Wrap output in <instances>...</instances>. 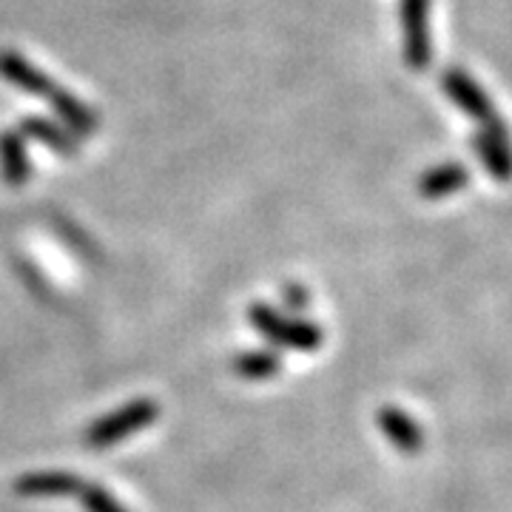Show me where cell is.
I'll use <instances>...</instances> for the list:
<instances>
[{
    "mask_svg": "<svg viewBox=\"0 0 512 512\" xmlns=\"http://www.w3.org/2000/svg\"><path fill=\"white\" fill-rule=\"evenodd\" d=\"M0 77L6 83H12L15 89H20L29 97H40L46 100L52 111L57 114L60 126H66L74 137H89L97 131L100 120L80 97H74L72 92H66L60 83H55L46 72H40L35 63H29L26 57L6 49L0 52Z\"/></svg>",
    "mask_w": 512,
    "mask_h": 512,
    "instance_id": "1",
    "label": "cell"
},
{
    "mask_svg": "<svg viewBox=\"0 0 512 512\" xmlns=\"http://www.w3.org/2000/svg\"><path fill=\"white\" fill-rule=\"evenodd\" d=\"M160 419V404L154 399H137V402H128L126 407H120L117 413H111L106 419L94 421L86 433V444L94 450H106L114 447L120 441L131 439L134 433L151 427L154 421Z\"/></svg>",
    "mask_w": 512,
    "mask_h": 512,
    "instance_id": "2",
    "label": "cell"
},
{
    "mask_svg": "<svg viewBox=\"0 0 512 512\" xmlns=\"http://www.w3.org/2000/svg\"><path fill=\"white\" fill-rule=\"evenodd\" d=\"M248 319L265 339H271L279 348L316 350L322 345V330L316 325L299 322V319H285L282 313H276L268 305H251Z\"/></svg>",
    "mask_w": 512,
    "mask_h": 512,
    "instance_id": "3",
    "label": "cell"
},
{
    "mask_svg": "<svg viewBox=\"0 0 512 512\" xmlns=\"http://www.w3.org/2000/svg\"><path fill=\"white\" fill-rule=\"evenodd\" d=\"M404 60L410 69H427L433 57L430 43V0H402Z\"/></svg>",
    "mask_w": 512,
    "mask_h": 512,
    "instance_id": "4",
    "label": "cell"
},
{
    "mask_svg": "<svg viewBox=\"0 0 512 512\" xmlns=\"http://www.w3.org/2000/svg\"><path fill=\"white\" fill-rule=\"evenodd\" d=\"M441 89H444V94H447L467 117H473L478 126L498 123V111H495L493 100L487 97V92H484L467 72H461V69L444 72V77H441Z\"/></svg>",
    "mask_w": 512,
    "mask_h": 512,
    "instance_id": "5",
    "label": "cell"
},
{
    "mask_svg": "<svg viewBox=\"0 0 512 512\" xmlns=\"http://www.w3.org/2000/svg\"><path fill=\"white\" fill-rule=\"evenodd\" d=\"M476 151L481 157L484 168L498 177V180H510L512 177V146L507 137L504 123H490V126H478L476 134Z\"/></svg>",
    "mask_w": 512,
    "mask_h": 512,
    "instance_id": "6",
    "label": "cell"
},
{
    "mask_svg": "<svg viewBox=\"0 0 512 512\" xmlns=\"http://www.w3.org/2000/svg\"><path fill=\"white\" fill-rule=\"evenodd\" d=\"M18 131L26 140H37L60 157H74L80 151V137H74L69 128L57 126L55 120H46V117H26L20 120Z\"/></svg>",
    "mask_w": 512,
    "mask_h": 512,
    "instance_id": "7",
    "label": "cell"
},
{
    "mask_svg": "<svg viewBox=\"0 0 512 512\" xmlns=\"http://www.w3.org/2000/svg\"><path fill=\"white\" fill-rule=\"evenodd\" d=\"M0 174L9 188H20L32 177V165L26 157V137L20 131H0Z\"/></svg>",
    "mask_w": 512,
    "mask_h": 512,
    "instance_id": "8",
    "label": "cell"
},
{
    "mask_svg": "<svg viewBox=\"0 0 512 512\" xmlns=\"http://www.w3.org/2000/svg\"><path fill=\"white\" fill-rule=\"evenodd\" d=\"M83 487V478L72 473H26L18 478L15 493L23 498H63L77 495Z\"/></svg>",
    "mask_w": 512,
    "mask_h": 512,
    "instance_id": "9",
    "label": "cell"
},
{
    "mask_svg": "<svg viewBox=\"0 0 512 512\" xmlns=\"http://www.w3.org/2000/svg\"><path fill=\"white\" fill-rule=\"evenodd\" d=\"M379 427L387 436V441L393 447H399L402 453H419L424 444V433L419 430V424L410 419L399 407H382L379 413Z\"/></svg>",
    "mask_w": 512,
    "mask_h": 512,
    "instance_id": "10",
    "label": "cell"
},
{
    "mask_svg": "<svg viewBox=\"0 0 512 512\" xmlns=\"http://www.w3.org/2000/svg\"><path fill=\"white\" fill-rule=\"evenodd\" d=\"M470 180V171L458 163H444L430 168L424 177L419 180V194L427 200H441V197H450L461 191Z\"/></svg>",
    "mask_w": 512,
    "mask_h": 512,
    "instance_id": "11",
    "label": "cell"
},
{
    "mask_svg": "<svg viewBox=\"0 0 512 512\" xmlns=\"http://www.w3.org/2000/svg\"><path fill=\"white\" fill-rule=\"evenodd\" d=\"M279 356L271 350H251L234 359V373L248 379V382H262L279 373Z\"/></svg>",
    "mask_w": 512,
    "mask_h": 512,
    "instance_id": "12",
    "label": "cell"
},
{
    "mask_svg": "<svg viewBox=\"0 0 512 512\" xmlns=\"http://www.w3.org/2000/svg\"><path fill=\"white\" fill-rule=\"evenodd\" d=\"M80 504H83V510L86 512H126L117 501H114V495L109 490H103V487H97V484H89V481H83V487H80Z\"/></svg>",
    "mask_w": 512,
    "mask_h": 512,
    "instance_id": "13",
    "label": "cell"
},
{
    "mask_svg": "<svg viewBox=\"0 0 512 512\" xmlns=\"http://www.w3.org/2000/svg\"><path fill=\"white\" fill-rule=\"evenodd\" d=\"M282 299H285V305L296 313L308 311V305H311V293L305 291V288H299V285H288Z\"/></svg>",
    "mask_w": 512,
    "mask_h": 512,
    "instance_id": "14",
    "label": "cell"
}]
</instances>
